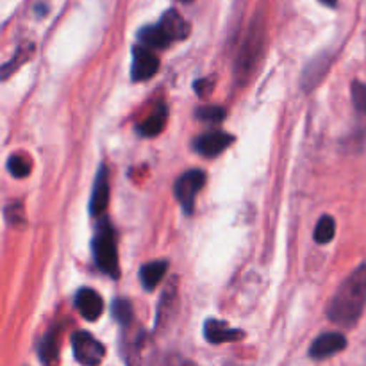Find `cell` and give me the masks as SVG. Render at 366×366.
<instances>
[{
    "label": "cell",
    "mask_w": 366,
    "mask_h": 366,
    "mask_svg": "<svg viewBox=\"0 0 366 366\" xmlns=\"http://www.w3.org/2000/svg\"><path fill=\"white\" fill-rule=\"evenodd\" d=\"M139 39H142L143 46H147V49H164V46H168L172 43L168 39V36L164 34L163 29L159 27V24L142 29Z\"/></svg>",
    "instance_id": "16"
},
{
    "label": "cell",
    "mask_w": 366,
    "mask_h": 366,
    "mask_svg": "<svg viewBox=\"0 0 366 366\" xmlns=\"http://www.w3.org/2000/svg\"><path fill=\"white\" fill-rule=\"evenodd\" d=\"M75 360L84 366H99L106 356V347L89 332L79 331L71 336Z\"/></svg>",
    "instance_id": "4"
},
{
    "label": "cell",
    "mask_w": 366,
    "mask_h": 366,
    "mask_svg": "<svg viewBox=\"0 0 366 366\" xmlns=\"http://www.w3.org/2000/svg\"><path fill=\"white\" fill-rule=\"evenodd\" d=\"M93 257L95 263L104 274L117 279L120 275V264H118V250L117 239H114L113 227L109 224H104L99 229L97 236L93 238Z\"/></svg>",
    "instance_id": "2"
},
{
    "label": "cell",
    "mask_w": 366,
    "mask_h": 366,
    "mask_svg": "<svg viewBox=\"0 0 366 366\" xmlns=\"http://www.w3.org/2000/svg\"><path fill=\"white\" fill-rule=\"evenodd\" d=\"M181 2H193V0H181Z\"/></svg>",
    "instance_id": "25"
},
{
    "label": "cell",
    "mask_w": 366,
    "mask_h": 366,
    "mask_svg": "<svg viewBox=\"0 0 366 366\" xmlns=\"http://www.w3.org/2000/svg\"><path fill=\"white\" fill-rule=\"evenodd\" d=\"M168 120V109L164 106L157 107L149 118H147L143 124H139V132L147 138H152V136H157L164 129Z\"/></svg>",
    "instance_id": "15"
},
{
    "label": "cell",
    "mask_w": 366,
    "mask_h": 366,
    "mask_svg": "<svg viewBox=\"0 0 366 366\" xmlns=\"http://www.w3.org/2000/svg\"><path fill=\"white\" fill-rule=\"evenodd\" d=\"M113 317L120 322L122 325H129L132 322V306L129 300L117 299L113 302Z\"/></svg>",
    "instance_id": "19"
},
{
    "label": "cell",
    "mask_w": 366,
    "mask_h": 366,
    "mask_svg": "<svg viewBox=\"0 0 366 366\" xmlns=\"http://www.w3.org/2000/svg\"><path fill=\"white\" fill-rule=\"evenodd\" d=\"M231 143L232 136L225 134V132H207V134L195 139V150L202 154V156L213 157L224 152Z\"/></svg>",
    "instance_id": "9"
},
{
    "label": "cell",
    "mask_w": 366,
    "mask_h": 366,
    "mask_svg": "<svg viewBox=\"0 0 366 366\" xmlns=\"http://www.w3.org/2000/svg\"><path fill=\"white\" fill-rule=\"evenodd\" d=\"M347 347V340L342 332H327V335L318 336L310 349V356L315 360H325L329 356L342 352Z\"/></svg>",
    "instance_id": "7"
},
{
    "label": "cell",
    "mask_w": 366,
    "mask_h": 366,
    "mask_svg": "<svg viewBox=\"0 0 366 366\" xmlns=\"http://www.w3.org/2000/svg\"><path fill=\"white\" fill-rule=\"evenodd\" d=\"M352 102L360 113H366V84L354 82L352 84Z\"/></svg>",
    "instance_id": "21"
},
{
    "label": "cell",
    "mask_w": 366,
    "mask_h": 366,
    "mask_svg": "<svg viewBox=\"0 0 366 366\" xmlns=\"http://www.w3.org/2000/svg\"><path fill=\"white\" fill-rule=\"evenodd\" d=\"M264 46V31L261 21H254L250 27L249 34H247L245 41H243L242 50H239L238 63H236V74L245 81L256 68L257 61H259L261 54H263Z\"/></svg>",
    "instance_id": "3"
},
{
    "label": "cell",
    "mask_w": 366,
    "mask_h": 366,
    "mask_svg": "<svg viewBox=\"0 0 366 366\" xmlns=\"http://www.w3.org/2000/svg\"><path fill=\"white\" fill-rule=\"evenodd\" d=\"M322 4H324V6H329V7H335L336 6V2H338V0H320Z\"/></svg>",
    "instance_id": "24"
},
{
    "label": "cell",
    "mask_w": 366,
    "mask_h": 366,
    "mask_svg": "<svg viewBox=\"0 0 366 366\" xmlns=\"http://www.w3.org/2000/svg\"><path fill=\"white\" fill-rule=\"evenodd\" d=\"M335 232H336L335 218L322 217L320 222L317 224V229H315V239L324 245V243H329L332 238H335Z\"/></svg>",
    "instance_id": "18"
},
{
    "label": "cell",
    "mask_w": 366,
    "mask_h": 366,
    "mask_svg": "<svg viewBox=\"0 0 366 366\" xmlns=\"http://www.w3.org/2000/svg\"><path fill=\"white\" fill-rule=\"evenodd\" d=\"M204 335L206 340L211 343H227V342H236V340L243 338V332L238 329L229 327L225 322L220 320H207L206 327H204Z\"/></svg>",
    "instance_id": "11"
},
{
    "label": "cell",
    "mask_w": 366,
    "mask_h": 366,
    "mask_svg": "<svg viewBox=\"0 0 366 366\" xmlns=\"http://www.w3.org/2000/svg\"><path fill=\"white\" fill-rule=\"evenodd\" d=\"M159 70V59L152 49L134 46L132 50V79L134 81H149Z\"/></svg>",
    "instance_id": "6"
},
{
    "label": "cell",
    "mask_w": 366,
    "mask_h": 366,
    "mask_svg": "<svg viewBox=\"0 0 366 366\" xmlns=\"http://www.w3.org/2000/svg\"><path fill=\"white\" fill-rule=\"evenodd\" d=\"M75 307H77L79 313H81L86 320L93 322L102 315V297H100L95 290L82 288L79 290L77 295H75Z\"/></svg>",
    "instance_id": "8"
},
{
    "label": "cell",
    "mask_w": 366,
    "mask_h": 366,
    "mask_svg": "<svg viewBox=\"0 0 366 366\" xmlns=\"http://www.w3.org/2000/svg\"><path fill=\"white\" fill-rule=\"evenodd\" d=\"M211 82H213V79H202V81H197V84H195L197 93H199L200 97L209 95L211 88H213V84H211Z\"/></svg>",
    "instance_id": "22"
},
{
    "label": "cell",
    "mask_w": 366,
    "mask_h": 366,
    "mask_svg": "<svg viewBox=\"0 0 366 366\" xmlns=\"http://www.w3.org/2000/svg\"><path fill=\"white\" fill-rule=\"evenodd\" d=\"M168 366H193V365L188 363V361H177V363H175V361H170V365Z\"/></svg>",
    "instance_id": "23"
},
{
    "label": "cell",
    "mask_w": 366,
    "mask_h": 366,
    "mask_svg": "<svg viewBox=\"0 0 366 366\" xmlns=\"http://www.w3.org/2000/svg\"><path fill=\"white\" fill-rule=\"evenodd\" d=\"M206 184V174L202 170H189L175 184V199L179 200L181 207L184 209L186 214L193 213L195 207V197L200 189Z\"/></svg>",
    "instance_id": "5"
},
{
    "label": "cell",
    "mask_w": 366,
    "mask_h": 366,
    "mask_svg": "<svg viewBox=\"0 0 366 366\" xmlns=\"http://www.w3.org/2000/svg\"><path fill=\"white\" fill-rule=\"evenodd\" d=\"M197 118H200L204 122H209V124H218V122H222L225 118V109L218 106L200 107V109H197Z\"/></svg>",
    "instance_id": "20"
},
{
    "label": "cell",
    "mask_w": 366,
    "mask_h": 366,
    "mask_svg": "<svg viewBox=\"0 0 366 366\" xmlns=\"http://www.w3.org/2000/svg\"><path fill=\"white\" fill-rule=\"evenodd\" d=\"M107 204H109V184H107L106 170L102 168L95 181L92 202H89V211H92L93 217H99V214H102L106 211Z\"/></svg>",
    "instance_id": "12"
},
{
    "label": "cell",
    "mask_w": 366,
    "mask_h": 366,
    "mask_svg": "<svg viewBox=\"0 0 366 366\" xmlns=\"http://www.w3.org/2000/svg\"><path fill=\"white\" fill-rule=\"evenodd\" d=\"M7 170L13 177L24 179L31 174V161L21 156V154H13L7 161Z\"/></svg>",
    "instance_id": "17"
},
{
    "label": "cell",
    "mask_w": 366,
    "mask_h": 366,
    "mask_svg": "<svg viewBox=\"0 0 366 366\" xmlns=\"http://www.w3.org/2000/svg\"><path fill=\"white\" fill-rule=\"evenodd\" d=\"M168 270V263L167 261H152V263L145 264L139 272V279H142L143 288L152 292L154 288H157L161 281H163L164 274Z\"/></svg>",
    "instance_id": "14"
},
{
    "label": "cell",
    "mask_w": 366,
    "mask_h": 366,
    "mask_svg": "<svg viewBox=\"0 0 366 366\" xmlns=\"http://www.w3.org/2000/svg\"><path fill=\"white\" fill-rule=\"evenodd\" d=\"M366 306V264L356 268L340 285L327 307V317L335 324L352 327L361 318Z\"/></svg>",
    "instance_id": "1"
},
{
    "label": "cell",
    "mask_w": 366,
    "mask_h": 366,
    "mask_svg": "<svg viewBox=\"0 0 366 366\" xmlns=\"http://www.w3.org/2000/svg\"><path fill=\"white\" fill-rule=\"evenodd\" d=\"M39 360L45 366H56L59 361V338H57V331L52 329L46 332L45 338L39 343Z\"/></svg>",
    "instance_id": "13"
},
{
    "label": "cell",
    "mask_w": 366,
    "mask_h": 366,
    "mask_svg": "<svg viewBox=\"0 0 366 366\" xmlns=\"http://www.w3.org/2000/svg\"><path fill=\"white\" fill-rule=\"evenodd\" d=\"M159 27L163 29L164 34L168 36L170 41H179V39H184L189 34V25L181 14L175 9L167 11V13L161 16Z\"/></svg>",
    "instance_id": "10"
}]
</instances>
